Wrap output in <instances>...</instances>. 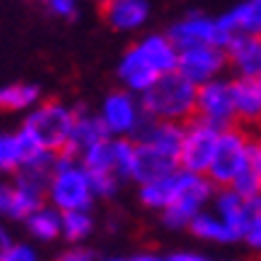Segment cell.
<instances>
[{"label": "cell", "instance_id": "obj_1", "mask_svg": "<svg viewBox=\"0 0 261 261\" xmlns=\"http://www.w3.org/2000/svg\"><path fill=\"white\" fill-rule=\"evenodd\" d=\"M179 67V45L165 32H152L139 38L130 48L120 56L117 64V80L123 88L134 93H144L152 83H158L163 75L173 72Z\"/></svg>", "mask_w": 261, "mask_h": 261}, {"label": "cell", "instance_id": "obj_2", "mask_svg": "<svg viewBox=\"0 0 261 261\" xmlns=\"http://www.w3.org/2000/svg\"><path fill=\"white\" fill-rule=\"evenodd\" d=\"M139 96L141 104H144L147 117H155V120L187 123L195 117L197 110V86L189 77H184L179 69L163 75Z\"/></svg>", "mask_w": 261, "mask_h": 261}, {"label": "cell", "instance_id": "obj_3", "mask_svg": "<svg viewBox=\"0 0 261 261\" xmlns=\"http://www.w3.org/2000/svg\"><path fill=\"white\" fill-rule=\"evenodd\" d=\"M96 189H93L91 171L80 158L69 152H59L51 179H48V203L59 211H77V208H93L96 203Z\"/></svg>", "mask_w": 261, "mask_h": 261}, {"label": "cell", "instance_id": "obj_4", "mask_svg": "<svg viewBox=\"0 0 261 261\" xmlns=\"http://www.w3.org/2000/svg\"><path fill=\"white\" fill-rule=\"evenodd\" d=\"M77 120V110L67 107L62 101H38L27 112L21 130L30 134L43 149L51 152H64L72 136V128Z\"/></svg>", "mask_w": 261, "mask_h": 261}, {"label": "cell", "instance_id": "obj_5", "mask_svg": "<svg viewBox=\"0 0 261 261\" xmlns=\"http://www.w3.org/2000/svg\"><path fill=\"white\" fill-rule=\"evenodd\" d=\"M216 184H213L205 173H192V171H179V189L168 205L160 211V219L168 229H187L189 221L203 208L211 205L213 195H216Z\"/></svg>", "mask_w": 261, "mask_h": 261}, {"label": "cell", "instance_id": "obj_6", "mask_svg": "<svg viewBox=\"0 0 261 261\" xmlns=\"http://www.w3.org/2000/svg\"><path fill=\"white\" fill-rule=\"evenodd\" d=\"M251 144H253V139L237 123L221 128L219 144H216V152H213V160L208 165L205 176L216 187H229L245 168H251Z\"/></svg>", "mask_w": 261, "mask_h": 261}, {"label": "cell", "instance_id": "obj_7", "mask_svg": "<svg viewBox=\"0 0 261 261\" xmlns=\"http://www.w3.org/2000/svg\"><path fill=\"white\" fill-rule=\"evenodd\" d=\"M80 160L86 163L91 173H112L120 181H134L136 165V139L130 136H107L88 152H83Z\"/></svg>", "mask_w": 261, "mask_h": 261}, {"label": "cell", "instance_id": "obj_8", "mask_svg": "<svg viewBox=\"0 0 261 261\" xmlns=\"http://www.w3.org/2000/svg\"><path fill=\"white\" fill-rule=\"evenodd\" d=\"M99 117L104 128L110 130V136H130L134 139L139 134V128L144 125L147 112L144 104H141V96L128 88L112 91L107 93L101 107H99Z\"/></svg>", "mask_w": 261, "mask_h": 261}, {"label": "cell", "instance_id": "obj_9", "mask_svg": "<svg viewBox=\"0 0 261 261\" xmlns=\"http://www.w3.org/2000/svg\"><path fill=\"white\" fill-rule=\"evenodd\" d=\"M221 136V128L205 123L200 117L184 123V136H181V149H179V168L192 171V173H208V165L213 160Z\"/></svg>", "mask_w": 261, "mask_h": 261}, {"label": "cell", "instance_id": "obj_10", "mask_svg": "<svg viewBox=\"0 0 261 261\" xmlns=\"http://www.w3.org/2000/svg\"><path fill=\"white\" fill-rule=\"evenodd\" d=\"M171 40L181 48H192V45H227L229 32L224 30L219 16H208L192 11V14L181 16L179 21H173V27L168 30Z\"/></svg>", "mask_w": 261, "mask_h": 261}, {"label": "cell", "instance_id": "obj_11", "mask_svg": "<svg viewBox=\"0 0 261 261\" xmlns=\"http://www.w3.org/2000/svg\"><path fill=\"white\" fill-rule=\"evenodd\" d=\"M195 117L205 123H213L219 128H227L237 123L234 115V99H232V77H216L197 86V110Z\"/></svg>", "mask_w": 261, "mask_h": 261}, {"label": "cell", "instance_id": "obj_12", "mask_svg": "<svg viewBox=\"0 0 261 261\" xmlns=\"http://www.w3.org/2000/svg\"><path fill=\"white\" fill-rule=\"evenodd\" d=\"M179 72L189 77L195 86L216 80L229 69V56L224 45H192L179 51Z\"/></svg>", "mask_w": 261, "mask_h": 261}, {"label": "cell", "instance_id": "obj_13", "mask_svg": "<svg viewBox=\"0 0 261 261\" xmlns=\"http://www.w3.org/2000/svg\"><path fill=\"white\" fill-rule=\"evenodd\" d=\"M101 14L115 32H139L152 16V0H101Z\"/></svg>", "mask_w": 261, "mask_h": 261}, {"label": "cell", "instance_id": "obj_14", "mask_svg": "<svg viewBox=\"0 0 261 261\" xmlns=\"http://www.w3.org/2000/svg\"><path fill=\"white\" fill-rule=\"evenodd\" d=\"M51 149H43L38 141L24 130L16 134H0V173H16L21 165L48 155Z\"/></svg>", "mask_w": 261, "mask_h": 261}, {"label": "cell", "instance_id": "obj_15", "mask_svg": "<svg viewBox=\"0 0 261 261\" xmlns=\"http://www.w3.org/2000/svg\"><path fill=\"white\" fill-rule=\"evenodd\" d=\"M256 200L243 197L232 187H219L216 195H213V200H211V208L216 211L224 221H227V227L237 234V240L243 243V232L248 227V219H251V213H253V203H256Z\"/></svg>", "mask_w": 261, "mask_h": 261}, {"label": "cell", "instance_id": "obj_16", "mask_svg": "<svg viewBox=\"0 0 261 261\" xmlns=\"http://www.w3.org/2000/svg\"><path fill=\"white\" fill-rule=\"evenodd\" d=\"M224 48L234 75L261 77V35H232Z\"/></svg>", "mask_w": 261, "mask_h": 261}, {"label": "cell", "instance_id": "obj_17", "mask_svg": "<svg viewBox=\"0 0 261 261\" xmlns=\"http://www.w3.org/2000/svg\"><path fill=\"white\" fill-rule=\"evenodd\" d=\"M181 136H184V123H173V120H155V117H147L144 125L139 128V134L134 136L139 144L155 147L160 152H168V155L179 158L181 149Z\"/></svg>", "mask_w": 261, "mask_h": 261}, {"label": "cell", "instance_id": "obj_18", "mask_svg": "<svg viewBox=\"0 0 261 261\" xmlns=\"http://www.w3.org/2000/svg\"><path fill=\"white\" fill-rule=\"evenodd\" d=\"M232 99L237 123L256 125L261 123V83L258 77H232Z\"/></svg>", "mask_w": 261, "mask_h": 261}, {"label": "cell", "instance_id": "obj_19", "mask_svg": "<svg viewBox=\"0 0 261 261\" xmlns=\"http://www.w3.org/2000/svg\"><path fill=\"white\" fill-rule=\"evenodd\" d=\"M173 171H179V158L176 155H168V152H160L155 147H147L136 141V165H134L136 184L158 179V176H168Z\"/></svg>", "mask_w": 261, "mask_h": 261}, {"label": "cell", "instance_id": "obj_20", "mask_svg": "<svg viewBox=\"0 0 261 261\" xmlns=\"http://www.w3.org/2000/svg\"><path fill=\"white\" fill-rule=\"evenodd\" d=\"M107 136H110V130L104 128L99 112H96V115H88V112L77 110V120H75L72 136H69V144H67L64 152H69V155L80 158L83 152H88L93 144H99V141L107 139Z\"/></svg>", "mask_w": 261, "mask_h": 261}, {"label": "cell", "instance_id": "obj_21", "mask_svg": "<svg viewBox=\"0 0 261 261\" xmlns=\"http://www.w3.org/2000/svg\"><path fill=\"white\" fill-rule=\"evenodd\" d=\"M187 229L192 232L197 240L213 243V245H232V243H240V240H237V234L227 227V221H224L213 208H203L192 221H189Z\"/></svg>", "mask_w": 261, "mask_h": 261}, {"label": "cell", "instance_id": "obj_22", "mask_svg": "<svg viewBox=\"0 0 261 261\" xmlns=\"http://www.w3.org/2000/svg\"><path fill=\"white\" fill-rule=\"evenodd\" d=\"M224 30L232 35H261V0H243L227 14H221Z\"/></svg>", "mask_w": 261, "mask_h": 261}, {"label": "cell", "instance_id": "obj_23", "mask_svg": "<svg viewBox=\"0 0 261 261\" xmlns=\"http://www.w3.org/2000/svg\"><path fill=\"white\" fill-rule=\"evenodd\" d=\"M179 171H173L168 176H158V179H149V181H141L139 184V203L149 211L160 213L173 200L176 189H179Z\"/></svg>", "mask_w": 261, "mask_h": 261}, {"label": "cell", "instance_id": "obj_24", "mask_svg": "<svg viewBox=\"0 0 261 261\" xmlns=\"http://www.w3.org/2000/svg\"><path fill=\"white\" fill-rule=\"evenodd\" d=\"M27 232L40 243H51L62 237V211L51 203H43L40 208H35L30 216L24 219Z\"/></svg>", "mask_w": 261, "mask_h": 261}, {"label": "cell", "instance_id": "obj_25", "mask_svg": "<svg viewBox=\"0 0 261 261\" xmlns=\"http://www.w3.org/2000/svg\"><path fill=\"white\" fill-rule=\"evenodd\" d=\"M40 101V88L32 83H11L0 88V112H30Z\"/></svg>", "mask_w": 261, "mask_h": 261}, {"label": "cell", "instance_id": "obj_26", "mask_svg": "<svg viewBox=\"0 0 261 261\" xmlns=\"http://www.w3.org/2000/svg\"><path fill=\"white\" fill-rule=\"evenodd\" d=\"M96 221L91 216V208H77V211H64L62 213V237L69 245H80L93 234Z\"/></svg>", "mask_w": 261, "mask_h": 261}, {"label": "cell", "instance_id": "obj_27", "mask_svg": "<svg viewBox=\"0 0 261 261\" xmlns=\"http://www.w3.org/2000/svg\"><path fill=\"white\" fill-rule=\"evenodd\" d=\"M232 189H237L243 197H248V200H256V197H261V176L253 171V168H245L237 179L229 184Z\"/></svg>", "mask_w": 261, "mask_h": 261}, {"label": "cell", "instance_id": "obj_28", "mask_svg": "<svg viewBox=\"0 0 261 261\" xmlns=\"http://www.w3.org/2000/svg\"><path fill=\"white\" fill-rule=\"evenodd\" d=\"M243 243L251 248V251L261 253V197L253 203V213L248 219V227L243 232Z\"/></svg>", "mask_w": 261, "mask_h": 261}, {"label": "cell", "instance_id": "obj_29", "mask_svg": "<svg viewBox=\"0 0 261 261\" xmlns=\"http://www.w3.org/2000/svg\"><path fill=\"white\" fill-rule=\"evenodd\" d=\"M0 219H19V203H16L14 179L0 181Z\"/></svg>", "mask_w": 261, "mask_h": 261}, {"label": "cell", "instance_id": "obj_30", "mask_svg": "<svg viewBox=\"0 0 261 261\" xmlns=\"http://www.w3.org/2000/svg\"><path fill=\"white\" fill-rule=\"evenodd\" d=\"M48 11L54 16H62V19H72L80 8V0H43Z\"/></svg>", "mask_w": 261, "mask_h": 261}, {"label": "cell", "instance_id": "obj_31", "mask_svg": "<svg viewBox=\"0 0 261 261\" xmlns=\"http://www.w3.org/2000/svg\"><path fill=\"white\" fill-rule=\"evenodd\" d=\"M35 258H38V251L30 243H14L6 256V261H35Z\"/></svg>", "mask_w": 261, "mask_h": 261}, {"label": "cell", "instance_id": "obj_32", "mask_svg": "<svg viewBox=\"0 0 261 261\" xmlns=\"http://www.w3.org/2000/svg\"><path fill=\"white\" fill-rule=\"evenodd\" d=\"M93 256H96V253L88 251V248H83V243H80V245H72V248H69V251H67L62 258H64V261H88V258H93Z\"/></svg>", "mask_w": 261, "mask_h": 261}, {"label": "cell", "instance_id": "obj_33", "mask_svg": "<svg viewBox=\"0 0 261 261\" xmlns=\"http://www.w3.org/2000/svg\"><path fill=\"white\" fill-rule=\"evenodd\" d=\"M11 245H14V237H11V232L3 227V224H0V261H6Z\"/></svg>", "mask_w": 261, "mask_h": 261}, {"label": "cell", "instance_id": "obj_34", "mask_svg": "<svg viewBox=\"0 0 261 261\" xmlns=\"http://www.w3.org/2000/svg\"><path fill=\"white\" fill-rule=\"evenodd\" d=\"M251 168L261 176V136L253 139V144H251Z\"/></svg>", "mask_w": 261, "mask_h": 261}, {"label": "cell", "instance_id": "obj_35", "mask_svg": "<svg viewBox=\"0 0 261 261\" xmlns=\"http://www.w3.org/2000/svg\"><path fill=\"white\" fill-rule=\"evenodd\" d=\"M168 258H171V261H203L205 256L197 253V251H176V253H171Z\"/></svg>", "mask_w": 261, "mask_h": 261}, {"label": "cell", "instance_id": "obj_36", "mask_svg": "<svg viewBox=\"0 0 261 261\" xmlns=\"http://www.w3.org/2000/svg\"><path fill=\"white\" fill-rule=\"evenodd\" d=\"M258 83H261V77H258Z\"/></svg>", "mask_w": 261, "mask_h": 261}]
</instances>
